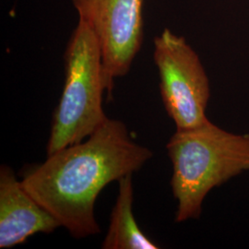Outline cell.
<instances>
[{"label": "cell", "mask_w": 249, "mask_h": 249, "mask_svg": "<svg viewBox=\"0 0 249 249\" xmlns=\"http://www.w3.org/2000/svg\"><path fill=\"white\" fill-rule=\"evenodd\" d=\"M152 155L134 142L123 122L107 118L83 142L27 168L20 181L60 226L80 239L101 231L94 215L100 192L109 183L133 175Z\"/></svg>", "instance_id": "cell-1"}, {"label": "cell", "mask_w": 249, "mask_h": 249, "mask_svg": "<svg viewBox=\"0 0 249 249\" xmlns=\"http://www.w3.org/2000/svg\"><path fill=\"white\" fill-rule=\"evenodd\" d=\"M173 164L171 186L178 200L176 222L199 218L214 187L249 171V135L231 133L210 120L177 129L166 145Z\"/></svg>", "instance_id": "cell-2"}, {"label": "cell", "mask_w": 249, "mask_h": 249, "mask_svg": "<svg viewBox=\"0 0 249 249\" xmlns=\"http://www.w3.org/2000/svg\"><path fill=\"white\" fill-rule=\"evenodd\" d=\"M65 83L54 110L47 155L81 142L107 121L103 94L107 90L98 40L79 19L65 54Z\"/></svg>", "instance_id": "cell-3"}, {"label": "cell", "mask_w": 249, "mask_h": 249, "mask_svg": "<svg viewBox=\"0 0 249 249\" xmlns=\"http://www.w3.org/2000/svg\"><path fill=\"white\" fill-rule=\"evenodd\" d=\"M153 58L159 72L162 103L177 129L207 123L210 80L197 53L186 39L164 29L154 38Z\"/></svg>", "instance_id": "cell-4"}, {"label": "cell", "mask_w": 249, "mask_h": 249, "mask_svg": "<svg viewBox=\"0 0 249 249\" xmlns=\"http://www.w3.org/2000/svg\"><path fill=\"white\" fill-rule=\"evenodd\" d=\"M98 40L107 90L130 71L144 38V0H71Z\"/></svg>", "instance_id": "cell-5"}, {"label": "cell", "mask_w": 249, "mask_h": 249, "mask_svg": "<svg viewBox=\"0 0 249 249\" xmlns=\"http://www.w3.org/2000/svg\"><path fill=\"white\" fill-rule=\"evenodd\" d=\"M59 223L31 196L8 165L0 167V249L14 248L32 235L50 233Z\"/></svg>", "instance_id": "cell-6"}, {"label": "cell", "mask_w": 249, "mask_h": 249, "mask_svg": "<svg viewBox=\"0 0 249 249\" xmlns=\"http://www.w3.org/2000/svg\"><path fill=\"white\" fill-rule=\"evenodd\" d=\"M119 189L111 213L110 225L102 244L104 249H157L155 244L143 232L133 214L132 175L118 181Z\"/></svg>", "instance_id": "cell-7"}]
</instances>
